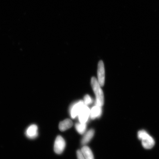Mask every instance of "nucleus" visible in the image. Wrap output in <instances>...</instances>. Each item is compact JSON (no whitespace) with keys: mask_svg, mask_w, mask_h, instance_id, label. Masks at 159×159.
<instances>
[{"mask_svg":"<svg viewBox=\"0 0 159 159\" xmlns=\"http://www.w3.org/2000/svg\"><path fill=\"white\" fill-rule=\"evenodd\" d=\"M91 84L96 97L95 105L102 107L104 103V93L98 81L95 77L91 78Z\"/></svg>","mask_w":159,"mask_h":159,"instance_id":"f257e3e1","label":"nucleus"},{"mask_svg":"<svg viewBox=\"0 0 159 159\" xmlns=\"http://www.w3.org/2000/svg\"><path fill=\"white\" fill-rule=\"evenodd\" d=\"M138 136L139 140L142 141L143 146L144 148L150 149L154 146V139L146 131H139L138 133Z\"/></svg>","mask_w":159,"mask_h":159,"instance_id":"f03ea898","label":"nucleus"},{"mask_svg":"<svg viewBox=\"0 0 159 159\" xmlns=\"http://www.w3.org/2000/svg\"><path fill=\"white\" fill-rule=\"evenodd\" d=\"M84 105L83 101H80L71 105L69 109L70 114L71 118L75 119L78 116L80 112Z\"/></svg>","mask_w":159,"mask_h":159,"instance_id":"7ed1b4c3","label":"nucleus"},{"mask_svg":"<svg viewBox=\"0 0 159 159\" xmlns=\"http://www.w3.org/2000/svg\"><path fill=\"white\" fill-rule=\"evenodd\" d=\"M66 146L65 141L62 137H57L55 142L54 150L56 153L60 154L62 153Z\"/></svg>","mask_w":159,"mask_h":159,"instance_id":"20e7f679","label":"nucleus"},{"mask_svg":"<svg viewBox=\"0 0 159 159\" xmlns=\"http://www.w3.org/2000/svg\"><path fill=\"white\" fill-rule=\"evenodd\" d=\"M90 109L88 106L84 105L78 115L79 122L86 124L90 118Z\"/></svg>","mask_w":159,"mask_h":159,"instance_id":"39448f33","label":"nucleus"},{"mask_svg":"<svg viewBox=\"0 0 159 159\" xmlns=\"http://www.w3.org/2000/svg\"><path fill=\"white\" fill-rule=\"evenodd\" d=\"M98 81L101 86H104L105 80V68L104 63L101 61H99L98 64Z\"/></svg>","mask_w":159,"mask_h":159,"instance_id":"423d86ee","label":"nucleus"},{"mask_svg":"<svg viewBox=\"0 0 159 159\" xmlns=\"http://www.w3.org/2000/svg\"><path fill=\"white\" fill-rule=\"evenodd\" d=\"M26 136L30 139L36 138L38 135V128L36 125L34 124L30 126L25 132Z\"/></svg>","mask_w":159,"mask_h":159,"instance_id":"0eeeda50","label":"nucleus"},{"mask_svg":"<svg viewBox=\"0 0 159 159\" xmlns=\"http://www.w3.org/2000/svg\"><path fill=\"white\" fill-rule=\"evenodd\" d=\"M102 114V107L95 105L90 109V118L94 120L100 117Z\"/></svg>","mask_w":159,"mask_h":159,"instance_id":"6e6552de","label":"nucleus"},{"mask_svg":"<svg viewBox=\"0 0 159 159\" xmlns=\"http://www.w3.org/2000/svg\"><path fill=\"white\" fill-rule=\"evenodd\" d=\"M73 125V123L70 119H66L59 123V128L61 132H63L70 128Z\"/></svg>","mask_w":159,"mask_h":159,"instance_id":"1a4fd4ad","label":"nucleus"},{"mask_svg":"<svg viewBox=\"0 0 159 159\" xmlns=\"http://www.w3.org/2000/svg\"><path fill=\"white\" fill-rule=\"evenodd\" d=\"M94 129H91L85 133L81 141V143L85 145L90 142L94 136Z\"/></svg>","mask_w":159,"mask_h":159,"instance_id":"9d476101","label":"nucleus"},{"mask_svg":"<svg viewBox=\"0 0 159 159\" xmlns=\"http://www.w3.org/2000/svg\"><path fill=\"white\" fill-rule=\"evenodd\" d=\"M81 151L85 159H94L92 151L89 147L85 146H83Z\"/></svg>","mask_w":159,"mask_h":159,"instance_id":"9b49d317","label":"nucleus"},{"mask_svg":"<svg viewBox=\"0 0 159 159\" xmlns=\"http://www.w3.org/2000/svg\"><path fill=\"white\" fill-rule=\"evenodd\" d=\"M75 128L80 134H84L87 129L86 124L80 122L76 123L75 125Z\"/></svg>","mask_w":159,"mask_h":159,"instance_id":"f8f14e48","label":"nucleus"},{"mask_svg":"<svg viewBox=\"0 0 159 159\" xmlns=\"http://www.w3.org/2000/svg\"><path fill=\"white\" fill-rule=\"evenodd\" d=\"M93 100L91 97L89 96V95H85L84 97V104L87 106H88L89 105H90L93 103Z\"/></svg>","mask_w":159,"mask_h":159,"instance_id":"ddd939ff","label":"nucleus"},{"mask_svg":"<svg viewBox=\"0 0 159 159\" xmlns=\"http://www.w3.org/2000/svg\"><path fill=\"white\" fill-rule=\"evenodd\" d=\"M77 159H85L81 150L77 151Z\"/></svg>","mask_w":159,"mask_h":159,"instance_id":"4468645a","label":"nucleus"}]
</instances>
